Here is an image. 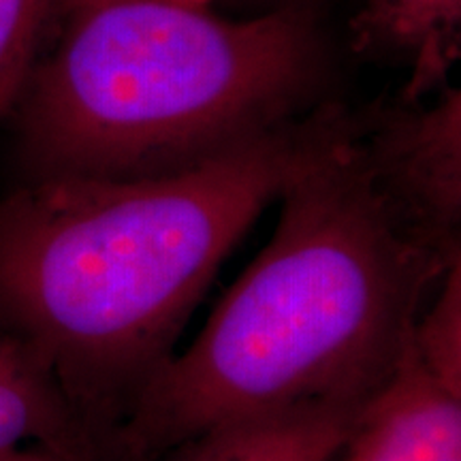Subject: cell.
<instances>
[{"label": "cell", "instance_id": "1", "mask_svg": "<svg viewBox=\"0 0 461 461\" xmlns=\"http://www.w3.org/2000/svg\"><path fill=\"white\" fill-rule=\"evenodd\" d=\"M350 120L321 103L188 171L0 193V322L48 363L105 461L229 252Z\"/></svg>", "mask_w": 461, "mask_h": 461}, {"label": "cell", "instance_id": "2", "mask_svg": "<svg viewBox=\"0 0 461 461\" xmlns=\"http://www.w3.org/2000/svg\"><path fill=\"white\" fill-rule=\"evenodd\" d=\"M359 115L278 197L272 240L115 431L107 461H154L210 431L366 408L393 380L457 255L425 244L380 193Z\"/></svg>", "mask_w": 461, "mask_h": 461}, {"label": "cell", "instance_id": "3", "mask_svg": "<svg viewBox=\"0 0 461 461\" xmlns=\"http://www.w3.org/2000/svg\"><path fill=\"white\" fill-rule=\"evenodd\" d=\"M17 96L24 180L188 171L316 107L314 17L224 20L180 0H68Z\"/></svg>", "mask_w": 461, "mask_h": 461}, {"label": "cell", "instance_id": "4", "mask_svg": "<svg viewBox=\"0 0 461 461\" xmlns=\"http://www.w3.org/2000/svg\"><path fill=\"white\" fill-rule=\"evenodd\" d=\"M374 182L403 222L442 255L461 252V92L378 107L357 126Z\"/></svg>", "mask_w": 461, "mask_h": 461}, {"label": "cell", "instance_id": "5", "mask_svg": "<svg viewBox=\"0 0 461 461\" xmlns=\"http://www.w3.org/2000/svg\"><path fill=\"white\" fill-rule=\"evenodd\" d=\"M336 461H461V395L438 384L408 348Z\"/></svg>", "mask_w": 461, "mask_h": 461}, {"label": "cell", "instance_id": "6", "mask_svg": "<svg viewBox=\"0 0 461 461\" xmlns=\"http://www.w3.org/2000/svg\"><path fill=\"white\" fill-rule=\"evenodd\" d=\"M31 447L68 461H105L48 363L0 322V461Z\"/></svg>", "mask_w": 461, "mask_h": 461}, {"label": "cell", "instance_id": "7", "mask_svg": "<svg viewBox=\"0 0 461 461\" xmlns=\"http://www.w3.org/2000/svg\"><path fill=\"white\" fill-rule=\"evenodd\" d=\"M350 28L357 51L408 60L400 99L423 101L447 88L461 54V0H361Z\"/></svg>", "mask_w": 461, "mask_h": 461}, {"label": "cell", "instance_id": "8", "mask_svg": "<svg viewBox=\"0 0 461 461\" xmlns=\"http://www.w3.org/2000/svg\"><path fill=\"white\" fill-rule=\"evenodd\" d=\"M366 408L308 411L230 425L154 461H336Z\"/></svg>", "mask_w": 461, "mask_h": 461}, {"label": "cell", "instance_id": "9", "mask_svg": "<svg viewBox=\"0 0 461 461\" xmlns=\"http://www.w3.org/2000/svg\"><path fill=\"white\" fill-rule=\"evenodd\" d=\"M68 0H0V118L14 109Z\"/></svg>", "mask_w": 461, "mask_h": 461}, {"label": "cell", "instance_id": "10", "mask_svg": "<svg viewBox=\"0 0 461 461\" xmlns=\"http://www.w3.org/2000/svg\"><path fill=\"white\" fill-rule=\"evenodd\" d=\"M412 355L447 391L461 395V257L448 265L414 322Z\"/></svg>", "mask_w": 461, "mask_h": 461}, {"label": "cell", "instance_id": "11", "mask_svg": "<svg viewBox=\"0 0 461 461\" xmlns=\"http://www.w3.org/2000/svg\"><path fill=\"white\" fill-rule=\"evenodd\" d=\"M7 461H68V459L60 457V455L51 453L43 447H31V448H24V451L14 455V457H9Z\"/></svg>", "mask_w": 461, "mask_h": 461}, {"label": "cell", "instance_id": "12", "mask_svg": "<svg viewBox=\"0 0 461 461\" xmlns=\"http://www.w3.org/2000/svg\"><path fill=\"white\" fill-rule=\"evenodd\" d=\"M180 3H188V5H203V7H210L214 0H180Z\"/></svg>", "mask_w": 461, "mask_h": 461}]
</instances>
